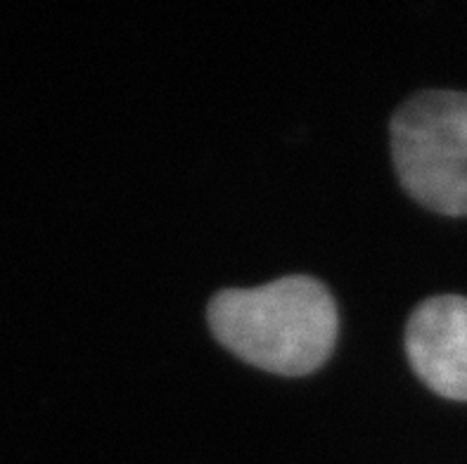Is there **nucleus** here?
Instances as JSON below:
<instances>
[{
  "mask_svg": "<svg viewBox=\"0 0 467 464\" xmlns=\"http://www.w3.org/2000/svg\"><path fill=\"white\" fill-rule=\"evenodd\" d=\"M221 346L273 375L302 376L326 365L339 335L337 304L326 284L287 275L261 287L221 289L207 308Z\"/></svg>",
  "mask_w": 467,
  "mask_h": 464,
  "instance_id": "nucleus-1",
  "label": "nucleus"
},
{
  "mask_svg": "<svg viewBox=\"0 0 467 464\" xmlns=\"http://www.w3.org/2000/svg\"><path fill=\"white\" fill-rule=\"evenodd\" d=\"M391 159L403 190L444 216H467V93L425 90L391 117Z\"/></svg>",
  "mask_w": 467,
  "mask_h": 464,
  "instance_id": "nucleus-2",
  "label": "nucleus"
},
{
  "mask_svg": "<svg viewBox=\"0 0 467 464\" xmlns=\"http://www.w3.org/2000/svg\"><path fill=\"white\" fill-rule=\"evenodd\" d=\"M406 353L427 388L441 398L467 400V296L422 301L406 325Z\"/></svg>",
  "mask_w": 467,
  "mask_h": 464,
  "instance_id": "nucleus-3",
  "label": "nucleus"
}]
</instances>
